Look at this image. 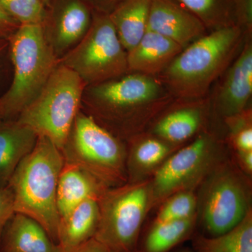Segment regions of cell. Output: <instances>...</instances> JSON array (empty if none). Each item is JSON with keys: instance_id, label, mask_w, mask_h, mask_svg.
Segmentation results:
<instances>
[{"instance_id": "obj_1", "label": "cell", "mask_w": 252, "mask_h": 252, "mask_svg": "<svg viewBox=\"0 0 252 252\" xmlns=\"http://www.w3.org/2000/svg\"><path fill=\"white\" fill-rule=\"evenodd\" d=\"M175 99L157 77L128 72L86 86L81 109L126 142L146 132L158 116Z\"/></svg>"}, {"instance_id": "obj_2", "label": "cell", "mask_w": 252, "mask_h": 252, "mask_svg": "<svg viewBox=\"0 0 252 252\" xmlns=\"http://www.w3.org/2000/svg\"><path fill=\"white\" fill-rule=\"evenodd\" d=\"M247 34L238 26L208 32L182 50L157 78L176 99L206 98L238 56Z\"/></svg>"}, {"instance_id": "obj_3", "label": "cell", "mask_w": 252, "mask_h": 252, "mask_svg": "<svg viewBox=\"0 0 252 252\" xmlns=\"http://www.w3.org/2000/svg\"><path fill=\"white\" fill-rule=\"evenodd\" d=\"M64 162L56 144L38 136L34 149L19 164L7 185L14 193L15 212L40 223L57 245L60 217L56 194Z\"/></svg>"}, {"instance_id": "obj_4", "label": "cell", "mask_w": 252, "mask_h": 252, "mask_svg": "<svg viewBox=\"0 0 252 252\" xmlns=\"http://www.w3.org/2000/svg\"><path fill=\"white\" fill-rule=\"evenodd\" d=\"M14 77L7 91L0 97V119H16L35 99L59 59L46 41L42 26L20 25L9 40Z\"/></svg>"}, {"instance_id": "obj_5", "label": "cell", "mask_w": 252, "mask_h": 252, "mask_svg": "<svg viewBox=\"0 0 252 252\" xmlns=\"http://www.w3.org/2000/svg\"><path fill=\"white\" fill-rule=\"evenodd\" d=\"M197 231L223 234L252 210V177L238 168L230 155L217 165L196 190Z\"/></svg>"}, {"instance_id": "obj_6", "label": "cell", "mask_w": 252, "mask_h": 252, "mask_svg": "<svg viewBox=\"0 0 252 252\" xmlns=\"http://www.w3.org/2000/svg\"><path fill=\"white\" fill-rule=\"evenodd\" d=\"M64 161L75 164L107 188L127 182V144L80 109L62 150Z\"/></svg>"}, {"instance_id": "obj_7", "label": "cell", "mask_w": 252, "mask_h": 252, "mask_svg": "<svg viewBox=\"0 0 252 252\" xmlns=\"http://www.w3.org/2000/svg\"><path fill=\"white\" fill-rule=\"evenodd\" d=\"M230 155L224 138L212 128L172 153L150 179L152 210L167 197L184 190H196L220 162Z\"/></svg>"}, {"instance_id": "obj_8", "label": "cell", "mask_w": 252, "mask_h": 252, "mask_svg": "<svg viewBox=\"0 0 252 252\" xmlns=\"http://www.w3.org/2000/svg\"><path fill=\"white\" fill-rule=\"evenodd\" d=\"M86 86L75 72L59 63L42 90L16 120L62 150L80 110Z\"/></svg>"}, {"instance_id": "obj_9", "label": "cell", "mask_w": 252, "mask_h": 252, "mask_svg": "<svg viewBox=\"0 0 252 252\" xmlns=\"http://www.w3.org/2000/svg\"><path fill=\"white\" fill-rule=\"evenodd\" d=\"M97 202L99 220L94 238L109 252H135L152 210L150 180L107 188Z\"/></svg>"}, {"instance_id": "obj_10", "label": "cell", "mask_w": 252, "mask_h": 252, "mask_svg": "<svg viewBox=\"0 0 252 252\" xmlns=\"http://www.w3.org/2000/svg\"><path fill=\"white\" fill-rule=\"evenodd\" d=\"M86 86L100 84L129 72L127 52L109 15L94 11L90 28L77 45L59 59Z\"/></svg>"}, {"instance_id": "obj_11", "label": "cell", "mask_w": 252, "mask_h": 252, "mask_svg": "<svg viewBox=\"0 0 252 252\" xmlns=\"http://www.w3.org/2000/svg\"><path fill=\"white\" fill-rule=\"evenodd\" d=\"M94 11L84 0H53L41 25L46 41L60 59L89 31Z\"/></svg>"}, {"instance_id": "obj_12", "label": "cell", "mask_w": 252, "mask_h": 252, "mask_svg": "<svg viewBox=\"0 0 252 252\" xmlns=\"http://www.w3.org/2000/svg\"><path fill=\"white\" fill-rule=\"evenodd\" d=\"M211 118L210 99H175L158 116L146 132L182 147L200 132L211 128Z\"/></svg>"}, {"instance_id": "obj_13", "label": "cell", "mask_w": 252, "mask_h": 252, "mask_svg": "<svg viewBox=\"0 0 252 252\" xmlns=\"http://www.w3.org/2000/svg\"><path fill=\"white\" fill-rule=\"evenodd\" d=\"M213 98L210 99L212 117L223 119L248 108L252 94V34H247L237 57L224 72Z\"/></svg>"}, {"instance_id": "obj_14", "label": "cell", "mask_w": 252, "mask_h": 252, "mask_svg": "<svg viewBox=\"0 0 252 252\" xmlns=\"http://www.w3.org/2000/svg\"><path fill=\"white\" fill-rule=\"evenodd\" d=\"M147 30L185 49L208 32L203 23L174 0H152Z\"/></svg>"}, {"instance_id": "obj_15", "label": "cell", "mask_w": 252, "mask_h": 252, "mask_svg": "<svg viewBox=\"0 0 252 252\" xmlns=\"http://www.w3.org/2000/svg\"><path fill=\"white\" fill-rule=\"evenodd\" d=\"M126 144V172L128 183L150 180L170 156L181 147L148 132L134 136Z\"/></svg>"}, {"instance_id": "obj_16", "label": "cell", "mask_w": 252, "mask_h": 252, "mask_svg": "<svg viewBox=\"0 0 252 252\" xmlns=\"http://www.w3.org/2000/svg\"><path fill=\"white\" fill-rule=\"evenodd\" d=\"M183 49L171 39L147 30L137 45L127 52L129 72L157 77Z\"/></svg>"}, {"instance_id": "obj_17", "label": "cell", "mask_w": 252, "mask_h": 252, "mask_svg": "<svg viewBox=\"0 0 252 252\" xmlns=\"http://www.w3.org/2000/svg\"><path fill=\"white\" fill-rule=\"evenodd\" d=\"M107 189L84 169L64 161L60 174L56 194L60 220L67 217L88 199L98 200Z\"/></svg>"}, {"instance_id": "obj_18", "label": "cell", "mask_w": 252, "mask_h": 252, "mask_svg": "<svg viewBox=\"0 0 252 252\" xmlns=\"http://www.w3.org/2000/svg\"><path fill=\"white\" fill-rule=\"evenodd\" d=\"M37 134L16 119L0 120V187L7 186L19 164L34 149Z\"/></svg>"}, {"instance_id": "obj_19", "label": "cell", "mask_w": 252, "mask_h": 252, "mask_svg": "<svg viewBox=\"0 0 252 252\" xmlns=\"http://www.w3.org/2000/svg\"><path fill=\"white\" fill-rule=\"evenodd\" d=\"M0 252H61L40 223L15 212L5 227Z\"/></svg>"}, {"instance_id": "obj_20", "label": "cell", "mask_w": 252, "mask_h": 252, "mask_svg": "<svg viewBox=\"0 0 252 252\" xmlns=\"http://www.w3.org/2000/svg\"><path fill=\"white\" fill-rule=\"evenodd\" d=\"M99 220L97 199H88L60 220L58 245L61 252H72L94 238Z\"/></svg>"}, {"instance_id": "obj_21", "label": "cell", "mask_w": 252, "mask_h": 252, "mask_svg": "<svg viewBox=\"0 0 252 252\" xmlns=\"http://www.w3.org/2000/svg\"><path fill=\"white\" fill-rule=\"evenodd\" d=\"M197 230V215L187 220L152 223L143 228L135 252H170L190 240Z\"/></svg>"}, {"instance_id": "obj_22", "label": "cell", "mask_w": 252, "mask_h": 252, "mask_svg": "<svg viewBox=\"0 0 252 252\" xmlns=\"http://www.w3.org/2000/svg\"><path fill=\"white\" fill-rule=\"evenodd\" d=\"M152 0H124L109 17L127 52L133 49L147 31Z\"/></svg>"}, {"instance_id": "obj_23", "label": "cell", "mask_w": 252, "mask_h": 252, "mask_svg": "<svg viewBox=\"0 0 252 252\" xmlns=\"http://www.w3.org/2000/svg\"><path fill=\"white\" fill-rule=\"evenodd\" d=\"M190 240L193 252H252V210L223 234L208 237L196 230Z\"/></svg>"}, {"instance_id": "obj_24", "label": "cell", "mask_w": 252, "mask_h": 252, "mask_svg": "<svg viewBox=\"0 0 252 252\" xmlns=\"http://www.w3.org/2000/svg\"><path fill=\"white\" fill-rule=\"evenodd\" d=\"M198 18L207 31L237 26L233 0H174Z\"/></svg>"}, {"instance_id": "obj_25", "label": "cell", "mask_w": 252, "mask_h": 252, "mask_svg": "<svg viewBox=\"0 0 252 252\" xmlns=\"http://www.w3.org/2000/svg\"><path fill=\"white\" fill-rule=\"evenodd\" d=\"M196 190L177 192L165 198L156 209L153 220L170 222L187 220L197 215Z\"/></svg>"}, {"instance_id": "obj_26", "label": "cell", "mask_w": 252, "mask_h": 252, "mask_svg": "<svg viewBox=\"0 0 252 252\" xmlns=\"http://www.w3.org/2000/svg\"><path fill=\"white\" fill-rule=\"evenodd\" d=\"M226 133L223 136L230 152L252 151V110L243 112L223 119Z\"/></svg>"}, {"instance_id": "obj_27", "label": "cell", "mask_w": 252, "mask_h": 252, "mask_svg": "<svg viewBox=\"0 0 252 252\" xmlns=\"http://www.w3.org/2000/svg\"><path fill=\"white\" fill-rule=\"evenodd\" d=\"M0 6L20 25H42L47 13L41 0H0Z\"/></svg>"}, {"instance_id": "obj_28", "label": "cell", "mask_w": 252, "mask_h": 252, "mask_svg": "<svg viewBox=\"0 0 252 252\" xmlns=\"http://www.w3.org/2000/svg\"><path fill=\"white\" fill-rule=\"evenodd\" d=\"M15 212L12 190L8 185L0 187V241L5 227Z\"/></svg>"}, {"instance_id": "obj_29", "label": "cell", "mask_w": 252, "mask_h": 252, "mask_svg": "<svg viewBox=\"0 0 252 252\" xmlns=\"http://www.w3.org/2000/svg\"><path fill=\"white\" fill-rule=\"evenodd\" d=\"M237 26L252 34V0H233Z\"/></svg>"}, {"instance_id": "obj_30", "label": "cell", "mask_w": 252, "mask_h": 252, "mask_svg": "<svg viewBox=\"0 0 252 252\" xmlns=\"http://www.w3.org/2000/svg\"><path fill=\"white\" fill-rule=\"evenodd\" d=\"M20 24L1 9L0 6V41H8L17 31Z\"/></svg>"}, {"instance_id": "obj_31", "label": "cell", "mask_w": 252, "mask_h": 252, "mask_svg": "<svg viewBox=\"0 0 252 252\" xmlns=\"http://www.w3.org/2000/svg\"><path fill=\"white\" fill-rule=\"evenodd\" d=\"M230 157L241 171L252 177V151L230 152Z\"/></svg>"}, {"instance_id": "obj_32", "label": "cell", "mask_w": 252, "mask_h": 252, "mask_svg": "<svg viewBox=\"0 0 252 252\" xmlns=\"http://www.w3.org/2000/svg\"><path fill=\"white\" fill-rule=\"evenodd\" d=\"M94 12L109 15L124 0H84Z\"/></svg>"}, {"instance_id": "obj_33", "label": "cell", "mask_w": 252, "mask_h": 252, "mask_svg": "<svg viewBox=\"0 0 252 252\" xmlns=\"http://www.w3.org/2000/svg\"><path fill=\"white\" fill-rule=\"evenodd\" d=\"M72 252H109L108 250L95 239H91Z\"/></svg>"}, {"instance_id": "obj_34", "label": "cell", "mask_w": 252, "mask_h": 252, "mask_svg": "<svg viewBox=\"0 0 252 252\" xmlns=\"http://www.w3.org/2000/svg\"><path fill=\"white\" fill-rule=\"evenodd\" d=\"M9 46V42L8 41H0V54L2 53V51Z\"/></svg>"}, {"instance_id": "obj_35", "label": "cell", "mask_w": 252, "mask_h": 252, "mask_svg": "<svg viewBox=\"0 0 252 252\" xmlns=\"http://www.w3.org/2000/svg\"><path fill=\"white\" fill-rule=\"evenodd\" d=\"M43 3H44V5L46 6V7H49L50 4L52 2L53 0H41Z\"/></svg>"}, {"instance_id": "obj_36", "label": "cell", "mask_w": 252, "mask_h": 252, "mask_svg": "<svg viewBox=\"0 0 252 252\" xmlns=\"http://www.w3.org/2000/svg\"><path fill=\"white\" fill-rule=\"evenodd\" d=\"M176 252H193V250L189 248H184L182 249V250H178V251Z\"/></svg>"}, {"instance_id": "obj_37", "label": "cell", "mask_w": 252, "mask_h": 252, "mask_svg": "<svg viewBox=\"0 0 252 252\" xmlns=\"http://www.w3.org/2000/svg\"><path fill=\"white\" fill-rule=\"evenodd\" d=\"M0 120H1V119H0Z\"/></svg>"}]
</instances>
